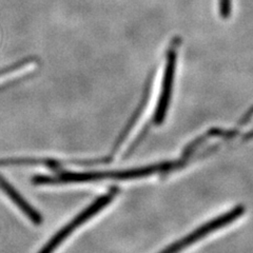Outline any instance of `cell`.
<instances>
[{"label":"cell","instance_id":"obj_1","mask_svg":"<svg viewBox=\"0 0 253 253\" xmlns=\"http://www.w3.org/2000/svg\"><path fill=\"white\" fill-rule=\"evenodd\" d=\"M178 163H162L147 166V167L122 170V171H102V172H62L55 176L37 175L34 176L32 181L36 185H47V184H68V183H85V181H97L105 179H134L140 178L155 174L157 172H167L171 169L176 168Z\"/></svg>","mask_w":253,"mask_h":253},{"label":"cell","instance_id":"obj_2","mask_svg":"<svg viewBox=\"0 0 253 253\" xmlns=\"http://www.w3.org/2000/svg\"><path fill=\"white\" fill-rule=\"evenodd\" d=\"M115 194L116 191L115 190H112V191H110L106 195L100 196L99 199H97L93 204H91L88 208L83 210L75 218H73L68 225H66L61 230H59L55 234L52 239L45 244V246L39 251V253H53L54 250L56 249L67 237H69V235L72 233L75 229L85 223L90 217L97 214L101 209H104L107 205H109L111 201L114 199Z\"/></svg>","mask_w":253,"mask_h":253},{"label":"cell","instance_id":"obj_3","mask_svg":"<svg viewBox=\"0 0 253 253\" xmlns=\"http://www.w3.org/2000/svg\"><path fill=\"white\" fill-rule=\"evenodd\" d=\"M243 213H244V207H242V206H237V207L232 209L230 212H227V213H225V214L220 215L213 220H210V221H208V223H206L205 225L201 226L200 228H197L195 231L188 234L187 236L184 237V239L179 240L178 242H175L174 244H172L171 246L167 247L160 253H178L179 251L189 247L190 245H192L193 243L200 241L207 234H209L211 232H214V231L218 230V229H220L221 227H224L228 224H231L232 221L239 218L243 214Z\"/></svg>","mask_w":253,"mask_h":253},{"label":"cell","instance_id":"obj_4","mask_svg":"<svg viewBox=\"0 0 253 253\" xmlns=\"http://www.w3.org/2000/svg\"><path fill=\"white\" fill-rule=\"evenodd\" d=\"M174 43L170 47V50L167 54V60H166V67L163 77V85L161 91L160 100L155 110L154 114V123L160 125L164 122L166 113L170 104L171 93L173 88V81H174V73H175V65H176V46L178 45V41L173 42Z\"/></svg>","mask_w":253,"mask_h":253},{"label":"cell","instance_id":"obj_5","mask_svg":"<svg viewBox=\"0 0 253 253\" xmlns=\"http://www.w3.org/2000/svg\"><path fill=\"white\" fill-rule=\"evenodd\" d=\"M0 188L3 190V191L6 193V195L18 206V207L21 209V211L25 213V214H27L28 217L33 221L34 224L39 225L42 223V215L39 214L34 208H32L28 204V202L26 200H23V197L16 191V190L12 187V185L7 183L1 175H0Z\"/></svg>","mask_w":253,"mask_h":253}]
</instances>
